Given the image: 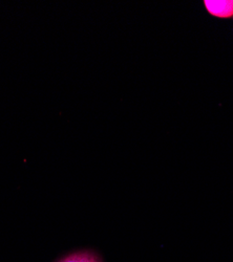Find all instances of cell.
<instances>
[{"mask_svg":"<svg viewBox=\"0 0 233 262\" xmlns=\"http://www.w3.org/2000/svg\"><path fill=\"white\" fill-rule=\"evenodd\" d=\"M207 12L218 18L233 17V0H205Z\"/></svg>","mask_w":233,"mask_h":262,"instance_id":"cell-1","label":"cell"},{"mask_svg":"<svg viewBox=\"0 0 233 262\" xmlns=\"http://www.w3.org/2000/svg\"><path fill=\"white\" fill-rule=\"evenodd\" d=\"M58 262H101V259L93 251H79L62 258Z\"/></svg>","mask_w":233,"mask_h":262,"instance_id":"cell-2","label":"cell"}]
</instances>
